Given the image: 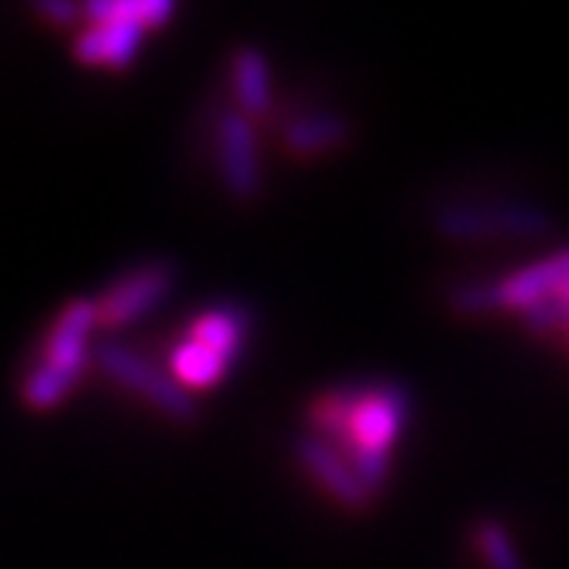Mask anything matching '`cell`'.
Returning <instances> with one entry per match:
<instances>
[{
  "label": "cell",
  "instance_id": "7c38bea8",
  "mask_svg": "<svg viewBox=\"0 0 569 569\" xmlns=\"http://www.w3.org/2000/svg\"><path fill=\"white\" fill-rule=\"evenodd\" d=\"M168 370L187 392H193V389H209L222 383L224 373L231 370V361H224L219 351L200 346L193 339H183L181 346L171 351Z\"/></svg>",
  "mask_w": 569,
  "mask_h": 569
},
{
  "label": "cell",
  "instance_id": "6da1fadb",
  "mask_svg": "<svg viewBox=\"0 0 569 569\" xmlns=\"http://www.w3.org/2000/svg\"><path fill=\"white\" fill-rule=\"evenodd\" d=\"M408 415L411 399L406 387L389 380L329 389L307 408L310 430L339 449L373 493L387 485Z\"/></svg>",
  "mask_w": 569,
  "mask_h": 569
},
{
  "label": "cell",
  "instance_id": "9c48e42d",
  "mask_svg": "<svg viewBox=\"0 0 569 569\" xmlns=\"http://www.w3.org/2000/svg\"><path fill=\"white\" fill-rule=\"evenodd\" d=\"M351 137V123L336 111H310L284 123V149L298 159H320L342 149Z\"/></svg>",
  "mask_w": 569,
  "mask_h": 569
},
{
  "label": "cell",
  "instance_id": "7a4b0ae2",
  "mask_svg": "<svg viewBox=\"0 0 569 569\" xmlns=\"http://www.w3.org/2000/svg\"><path fill=\"white\" fill-rule=\"evenodd\" d=\"M96 329H99L96 298H73L61 307V313L44 332L41 358L22 377L20 396L26 408L51 411L73 392L89 365V351H92L89 342Z\"/></svg>",
  "mask_w": 569,
  "mask_h": 569
},
{
  "label": "cell",
  "instance_id": "30bf717a",
  "mask_svg": "<svg viewBox=\"0 0 569 569\" xmlns=\"http://www.w3.org/2000/svg\"><path fill=\"white\" fill-rule=\"evenodd\" d=\"M231 86L238 111L247 118H263L272 108V67L260 48L241 44L231 54Z\"/></svg>",
  "mask_w": 569,
  "mask_h": 569
},
{
  "label": "cell",
  "instance_id": "ba28073f",
  "mask_svg": "<svg viewBox=\"0 0 569 569\" xmlns=\"http://www.w3.org/2000/svg\"><path fill=\"white\" fill-rule=\"evenodd\" d=\"M295 459L320 485L326 497H332L342 509H351V512L370 509L377 493L367 488L361 475L355 471V466L332 443H326L323 437L301 433L295 440Z\"/></svg>",
  "mask_w": 569,
  "mask_h": 569
},
{
  "label": "cell",
  "instance_id": "5b68a950",
  "mask_svg": "<svg viewBox=\"0 0 569 569\" xmlns=\"http://www.w3.org/2000/svg\"><path fill=\"white\" fill-rule=\"evenodd\" d=\"M437 231L456 244H478V241H522L538 238L550 228V219L529 203H493L443 206L433 216Z\"/></svg>",
  "mask_w": 569,
  "mask_h": 569
},
{
  "label": "cell",
  "instance_id": "9a60e30c",
  "mask_svg": "<svg viewBox=\"0 0 569 569\" xmlns=\"http://www.w3.org/2000/svg\"><path fill=\"white\" fill-rule=\"evenodd\" d=\"M567 336H569V332H567Z\"/></svg>",
  "mask_w": 569,
  "mask_h": 569
},
{
  "label": "cell",
  "instance_id": "8fae6325",
  "mask_svg": "<svg viewBox=\"0 0 569 569\" xmlns=\"http://www.w3.org/2000/svg\"><path fill=\"white\" fill-rule=\"evenodd\" d=\"M247 332H250V317H247L244 307L238 305H219L203 310L190 329H187V339L200 342V346L219 351L224 361H238V355L244 351Z\"/></svg>",
  "mask_w": 569,
  "mask_h": 569
},
{
  "label": "cell",
  "instance_id": "4fadbf2b",
  "mask_svg": "<svg viewBox=\"0 0 569 569\" xmlns=\"http://www.w3.org/2000/svg\"><path fill=\"white\" fill-rule=\"evenodd\" d=\"M471 541L478 550V560L485 569H529L522 553L516 548L509 529L500 519H478L471 526Z\"/></svg>",
  "mask_w": 569,
  "mask_h": 569
},
{
  "label": "cell",
  "instance_id": "277c9868",
  "mask_svg": "<svg viewBox=\"0 0 569 569\" xmlns=\"http://www.w3.org/2000/svg\"><path fill=\"white\" fill-rule=\"evenodd\" d=\"M96 365H99V370H102L108 380H114L130 396L149 402L168 421H174V425H193L200 418L197 402H193V392H187L171 377V370L156 367L149 358L137 355L133 348L102 346L96 351Z\"/></svg>",
  "mask_w": 569,
  "mask_h": 569
},
{
  "label": "cell",
  "instance_id": "3957f363",
  "mask_svg": "<svg viewBox=\"0 0 569 569\" xmlns=\"http://www.w3.org/2000/svg\"><path fill=\"white\" fill-rule=\"evenodd\" d=\"M86 20L73 39V58L86 67L123 70L137 61L146 29L171 20L168 0H96L82 7Z\"/></svg>",
  "mask_w": 569,
  "mask_h": 569
},
{
  "label": "cell",
  "instance_id": "52a82bcc",
  "mask_svg": "<svg viewBox=\"0 0 569 569\" xmlns=\"http://www.w3.org/2000/svg\"><path fill=\"white\" fill-rule=\"evenodd\" d=\"M216 149H219V178L231 200L253 203L263 193V159H260V137L253 118L238 108L224 111L216 127Z\"/></svg>",
  "mask_w": 569,
  "mask_h": 569
},
{
  "label": "cell",
  "instance_id": "5bb4252c",
  "mask_svg": "<svg viewBox=\"0 0 569 569\" xmlns=\"http://www.w3.org/2000/svg\"><path fill=\"white\" fill-rule=\"evenodd\" d=\"M39 13L44 20H51L54 26H77L80 20H86V13H82V7L77 3H63V0H54V3H41Z\"/></svg>",
  "mask_w": 569,
  "mask_h": 569
},
{
  "label": "cell",
  "instance_id": "8992f818",
  "mask_svg": "<svg viewBox=\"0 0 569 569\" xmlns=\"http://www.w3.org/2000/svg\"><path fill=\"white\" fill-rule=\"evenodd\" d=\"M174 279H178V269L168 260L133 266L130 272L118 276L96 298L99 329H123V326L142 320L168 298V291L174 288Z\"/></svg>",
  "mask_w": 569,
  "mask_h": 569
}]
</instances>
